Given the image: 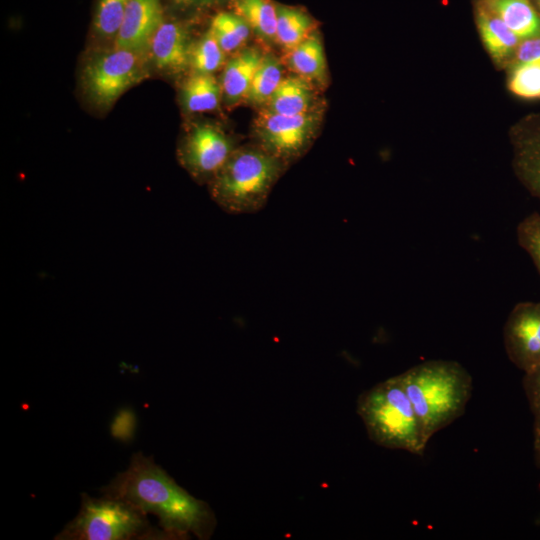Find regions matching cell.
<instances>
[{
    "label": "cell",
    "mask_w": 540,
    "mask_h": 540,
    "mask_svg": "<svg viewBox=\"0 0 540 540\" xmlns=\"http://www.w3.org/2000/svg\"><path fill=\"white\" fill-rule=\"evenodd\" d=\"M102 493L156 515L169 539L193 534L204 540L215 529L216 519L209 505L189 494L152 457L142 452L133 454L128 468L104 487Z\"/></svg>",
    "instance_id": "cell-1"
},
{
    "label": "cell",
    "mask_w": 540,
    "mask_h": 540,
    "mask_svg": "<svg viewBox=\"0 0 540 540\" xmlns=\"http://www.w3.org/2000/svg\"><path fill=\"white\" fill-rule=\"evenodd\" d=\"M399 377L430 439L464 413L472 394V377L456 361H426Z\"/></svg>",
    "instance_id": "cell-2"
},
{
    "label": "cell",
    "mask_w": 540,
    "mask_h": 540,
    "mask_svg": "<svg viewBox=\"0 0 540 540\" xmlns=\"http://www.w3.org/2000/svg\"><path fill=\"white\" fill-rule=\"evenodd\" d=\"M369 438L390 449L422 455L428 441L399 375L378 383L363 392L357 401Z\"/></svg>",
    "instance_id": "cell-3"
},
{
    "label": "cell",
    "mask_w": 540,
    "mask_h": 540,
    "mask_svg": "<svg viewBox=\"0 0 540 540\" xmlns=\"http://www.w3.org/2000/svg\"><path fill=\"white\" fill-rule=\"evenodd\" d=\"M287 164L260 146L235 149L210 180L212 199L230 214H248L265 205Z\"/></svg>",
    "instance_id": "cell-4"
},
{
    "label": "cell",
    "mask_w": 540,
    "mask_h": 540,
    "mask_svg": "<svg viewBox=\"0 0 540 540\" xmlns=\"http://www.w3.org/2000/svg\"><path fill=\"white\" fill-rule=\"evenodd\" d=\"M58 540L169 539L153 527L147 514L133 504L110 496L82 494L77 516L57 534Z\"/></svg>",
    "instance_id": "cell-5"
},
{
    "label": "cell",
    "mask_w": 540,
    "mask_h": 540,
    "mask_svg": "<svg viewBox=\"0 0 540 540\" xmlns=\"http://www.w3.org/2000/svg\"><path fill=\"white\" fill-rule=\"evenodd\" d=\"M321 120L317 110L282 115L266 109L256 120L255 134L261 148L289 163L300 157L314 139Z\"/></svg>",
    "instance_id": "cell-6"
},
{
    "label": "cell",
    "mask_w": 540,
    "mask_h": 540,
    "mask_svg": "<svg viewBox=\"0 0 540 540\" xmlns=\"http://www.w3.org/2000/svg\"><path fill=\"white\" fill-rule=\"evenodd\" d=\"M143 75L139 52L114 48L86 65L84 86L94 103L109 107Z\"/></svg>",
    "instance_id": "cell-7"
},
{
    "label": "cell",
    "mask_w": 540,
    "mask_h": 540,
    "mask_svg": "<svg viewBox=\"0 0 540 540\" xmlns=\"http://www.w3.org/2000/svg\"><path fill=\"white\" fill-rule=\"evenodd\" d=\"M503 341L510 361L528 372L540 366V302H520L507 317Z\"/></svg>",
    "instance_id": "cell-8"
},
{
    "label": "cell",
    "mask_w": 540,
    "mask_h": 540,
    "mask_svg": "<svg viewBox=\"0 0 540 540\" xmlns=\"http://www.w3.org/2000/svg\"><path fill=\"white\" fill-rule=\"evenodd\" d=\"M232 140L211 125L196 126L180 148V160L197 179L210 180L234 152Z\"/></svg>",
    "instance_id": "cell-9"
},
{
    "label": "cell",
    "mask_w": 540,
    "mask_h": 540,
    "mask_svg": "<svg viewBox=\"0 0 540 540\" xmlns=\"http://www.w3.org/2000/svg\"><path fill=\"white\" fill-rule=\"evenodd\" d=\"M163 22L160 0H128L115 48L141 52Z\"/></svg>",
    "instance_id": "cell-10"
},
{
    "label": "cell",
    "mask_w": 540,
    "mask_h": 540,
    "mask_svg": "<svg viewBox=\"0 0 540 540\" xmlns=\"http://www.w3.org/2000/svg\"><path fill=\"white\" fill-rule=\"evenodd\" d=\"M474 13L480 38L490 57L498 66H509L521 40L483 0L476 2Z\"/></svg>",
    "instance_id": "cell-11"
},
{
    "label": "cell",
    "mask_w": 540,
    "mask_h": 540,
    "mask_svg": "<svg viewBox=\"0 0 540 540\" xmlns=\"http://www.w3.org/2000/svg\"><path fill=\"white\" fill-rule=\"evenodd\" d=\"M157 68L179 72L189 63L190 47L184 28L176 22H162L150 41Z\"/></svg>",
    "instance_id": "cell-12"
},
{
    "label": "cell",
    "mask_w": 540,
    "mask_h": 540,
    "mask_svg": "<svg viewBox=\"0 0 540 540\" xmlns=\"http://www.w3.org/2000/svg\"><path fill=\"white\" fill-rule=\"evenodd\" d=\"M513 168L527 190L540 199V127L512 133Z\"/></svg>",
    "instance_id": "cell-13"
},
{
    "label": "cell",
    "mask_w": 540,
    "mask_h": 540,
    "mask_svg": "<svg viewBox=\"0 0 540 540\" xmlns=\"http://www.w3.org/2000/svg\"><path fill=\"white\" fill-rule=\"evenodd\" d=\"M256 48H247L232 57L222 77V92L229 103L246 98L255 72L263 58Z\"/></svg>",
    "instance_id": "cell-14"
},
{
    "label": "cell",
    "mask_w": 540,
    "mask_h": 540,
    "mask_svg": "<svg viewBox=\"0 0 540 540\" xmlns=\"http://www.w3.org/2000/svg\"><path fill=\"white\" fill-rule=\"evenodd\" d=\"M522 41L540 36V12L532 0H483Z\"/></svg>",
    "instance_id": "cell-15"
},
{
    "label": "cell",
    "mask_w": 540,
    "mask_h": 540,
    "mask_svg": "<svg viewBox=\"0 0 540 540\" xmlns=\"http://www.w3.org/2000/svg\"><path fill=\"white\" fill-rule=\"evenodd\" d=\"M314 93L305 78H283L268 101V110L282 115H299L312 111Z\"/></svg>",
    "instance_id": "cell-16"
},
{
    "label": "cell",
    "mask_w": 540,
    "mask_h": 540,
    "mask_svg": "<svg viewBox=\"0 0 540 540\" xmlns=\"http://www.w3.org/2000/svg\"><path fill=\"white\" fill-rule=\"evenodd\" d=\"M288 62L290 67L305 79L321 81L326 76L324 48L316 34H310L291 49Z\"/></svg>",
    "instance_id": "cell-17"
},
{
    "label": "cell",
    "mask_w": 540,
    "mask_h": 540,
    "mask_svg": "<svg viewBox=\"0 0 540 540\" xmlns=\"http://www.w3.org/2000/svg\"><path fill=\"white\" fill-rule=\"evenodd\" d=\"M222 88L212 74L195 73L184 83L182 98L189 112H207L218 107Z\"/></svg>",
    "instance_id": "cell-18"
},
{
    "label": "cell",
    "mask_w": 540,
    "mask_h": 540,
    "mask_svg": "<svg viewBox=\"0 0 540 540\" xmlns=\"http://www.w3.org/2000/svg\"><path fill=\"white\" fill-rule=\"evenodd\" d=\"M311 18L295 8L277 7L276 40L285 48L293 49L309 36Z\"/></svg>",
    "instance_id": "cell-19"
},
{
    "label": "cell",
    "mask_w": 540,
    "mask_h": 540,
    "mask_svg": "<svg viewBox=\"0 0 540 540\" xmlns=\"http://www.w3.org/2000/svg\"><path fill=\"white\" fill-rule=\"evenodd\" d=\"M238 15L260 37L266 40L276 39L277 7L269 0H235Z\"/></svg>",
    "instance_id": "cell-20"
},
{
    "label": "cell",
    "mask_w": 540,
    "mask_h": 540,
    "mask_svg": "<svg viewBox=\"0 0 540 540\" xmlns=\"http://www.w3.org/2000/svg\"><path fill=\"white\" fill-rule=\"evenodd\" d=\"M282 66L273 55L263 56L250 85L246 99L254 104L268 102L283 80Z\"/></svg>",
    "instance_id": "cell-21"
},
{
    "label": "cell",
    "mask_w": 540,
    "mask_h": 540,
    "mask_svg": "<svg viewBox=\"0 0 540 540\" xmlns=\"http://www.w3.org/2000/svg\"><path fill=\"white\" fill-rule=\"evenodd\" d=\"M210 31L224 52H231L247 40L250 26L238 14L221 12L212 19Z\"/></svg>",
    "instance_id": "cell-22"
},
{
    "label": "cell",
    "mask_w": 540,
    "mask_h": 540,
    "mask_svg": "<svg viewBox=\"0 0 540 540\" xmlns=\"http://www.w3.org/2000/svg\"><path fill=\"white\" fill-rule=\"evenodd\" d=\"M508 87L510 91L525 99L540 98V58L510 66Z\"/></svg>",
    "instance_id": "cell-23"
},
{
    "label": "cell",
    "mask_w": 540,
    "mask_h": 540,
    "mask_svg": "<svg viewBox=\"0 0 540 540\" xmlns=\"http://www.w3.org/2000/svg\"><path fill=\"white\" fill-rule=\"evenodd\" d=\"M225 52L209 30L190 47L189 63L197 73L212 74L224 63Z\"/></svg>",
    "instance_id": "cell-24"
},
{
    "label": "cell",
    "mask_w": 540,
    "mask_h": 540,
    "mask_svg": "<svg viewBox=\"0 0 540 540\" xmlns=\"http://www.w3.org/2000/svg\"><path fill=\"white\" fill-rule=\"evenodd\" d=\"M128 0H100L95 17L97 32L105 37L116 36L122 24Z\"/></svg>",
    "instance_id": "cell-25"
},
{
    "label": "cell",
    "mask_w": 540,
    "mask_h": 540,
    "mask_svg": "<svg viewBox=\"0 0 540 540\" xmlns=\"http://www.w3.org/2000/svg\"><path fill=\"white\" fill-rule=\"evenodd\" d=\"M519 245L530 255L540 274V214L533 212L517 226Z\"/></svg>",
    "instance_id": "cell-26"
},
{
    "label": "cell",
    "mask_w": 540,
    "mask_h": 540,
    "mask_svg": "<svg viewBox=\"0 0 540 540\" xmlns=\"http://www.w3.org/2000/svg\"><path fill=\"white\" fill-rule=\"evenodd\" d=\"M523 388L534 416V425L540 424V366L525 372Z\"/></svg>",
    "instance_id": "cell-27"
},
{
    "label": "cell",
    "mask_w": 540,
    "mask_h": 540,
    "mask_svg": "<svg viewBox=\"0 0 540 540\" xmlns=\"http://www.w3.org/2000/svg\"><path fill=\"white\" fill-rule=\"evenodd\" d=\"M539 58H540V36L522 40L515 52V55L511 64L528 62V61L536 60Z\"/></svg>",
    "instance_id": "cell-28"
},
{
    "label": "cell",
    "mask_w": 540,
    "mask_h": 540,
    "mask_svg": "<svg viewBox=\"0 0 540 540\" xmlns=\"http://www.w3.org/2000/svg\"><path fill=\"white\" fill-rule=\"evenodd\" d=\"M134 415L128 410H122L112 423V434L119 439L127 440L131 438L135 421Z\"/></svg>",
    "instance_id": "cell-29"
},
{
    "label": "cell",
    "mask_w": 540,
    "mask_h": 540,
    "mask_svg": "<svg viewBox=\"0 0 540 540\" xmlns=\"http://www.w3.org/2000/svg\"><path fill=\"white\" fill-rule=\"evenodd\" d=\"M534 450L536 459L540 464V424L534 425Z\"/></svg>",
    "instance_id": "cell-30"
},
{
    "label": "cell",
    "mask_w": 540,
    "mask_h": 540,
    "mask_svg": "<svg viewBox=\"0 0 540 540\" xmlns=\"http://www.w3.org/2000/svg\"><path fill=\"white\" fill-rule=\"evenodd\" d=\"M178 2L180 3H193V2H198V1H201V0H177Z\"/></svg>",
    "instance_id": "cell-31"
},
{
    "label": "cell",
    "mask_w": 540,
    "mask_h": 540,
    "mask_svg": "<svg viewBox=\"0 0 540 540\" xmlns=\"http://www.w3.org/2000/svg\"><path fill=\"white\" fill-rule=\"evenodd\" d=\"M536 6V8L538 9V11L540 12V0H532Z\"/></svg>",
    "instance_id": "cell-32"
}]
</instances>
